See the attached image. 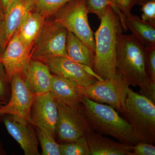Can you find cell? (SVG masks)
I'll return each instance as SVG.
<instances>
[{
  "instance_id": "1",
  "label": "cell",
  "mask_w": 155,
  "mask_h": 155,
  "mask_svg": "<svg viewBox=\"0 0 155 155\" xmlns=\"http://www.w3.org/2000/svg\"><path fill=\"white\" fill-rule=\"evenodd\" d=\"M94 34V66L93 72L101 80L116 76L117 35L123 30L120 18L110 5Z\"/></svg>"
},
{
  "instance_id": "2",
  "label": "cell",
  "mask_w": 155,
  "mask_h": 155,
  "mask_svg": "<svg viewBox=\"0 0 155 155\" xmlns=\"http://www.w3.org/2000/svg\"><path fill=\"white\" fill-rule=\"evenodd\" d=\"M81 105L92 130L101 134L111 136L119 142L131 146L139 142L129 122L119 116L114 108L84 97Z\"/></svg>"
},
{
  "instance_id": "3",
  "label": "cell",
  "mask_w": 155,
  "mask_h": 155,
  "mask_svg": "<svg viewBox=\"0 0 155 155\" xmlns=\"http://www.w3.org/2000/svg\"><path fill=\"white\" fill-rule=\"evenodd\" d=\"M145 46L132 35H117L116 73L129 86L144 88L150 79L145 65Z\"/></svg>"
},
{
  "instance_id": "4",
  "label": "cell",
  "mask_w": 155,
  "mask_h": 155,
  "mask_svg": "<svg viewBox=\"0 0 155 155\" xmlns=\"http://www.w3.org/2000/svg\"><path fill=\"white\" fill-rule=\"evenodd\" d=\"M121 113L131 125L139 142L155 143V104L129 87Z\"/></svg>"
},
{
  "instance_id": "5",
  "label": "cell",
  "mask_w": 155,
  "mask_h": 155,
  "mask_svg": "<svg viewBox=\"0 0 155 155\" xmlns=\"http://www.w3.org/2000/svg\"><path fill=\"white\" fill-rule=\"evenodd\" d=\"M88 14L86 0H72L56 12L53 19L74 34L94 54V33Z\"/></svg>"
},
{
  "instance_id": "6",
  "label": "cell",
  "mask_w": 155,
  "mask_h": 155,
  "mask_svg": "<svg viewBox=\"0 0 155 155\" xmlns=\"http://www.w3.org/2000/svg\"><path fill=\"white\" fill-rule=\"evenodd\" d=\"M68 31L67 28L54 19H45L32 48L31 58L44 63L50 58H69L66 48Z\"/></svg>"
},
{
  "instance_id": "7",
  "label": "cell",
  "mask_w": 155,
  "mask_h": 155,
  "mask_svg": "<svg viewBox=\"0 0 155 155\" xmlns=\"http://www.w3.org/2000/svg\"><path fill=\"white\" fill-rule=\"evenodd\" d=\"M129 86L117 74L114 78L98 80L89 86L78 85L82 97L96 102L105 103L120 113L124 107Z\"/></svg>"
},
{
  "instance_id": "8",
  "label": "cell",
  "mask_w": 155,
  "mask_h": 155,
  "mask_svg": "<svg viewBox=\"0 0 155 155\" xmlns=\"http://www.w3.org/2000/svg\"><path fill=\"white\" fill-rule=\"evenodd\" d=\"M56 104L58 118L55 134L59 141L64 143L76 141L91 130L84 114L81 104L74 106Z\"/></svg>"
},
{
  "instance_id": "9",
  "label": "cell",
  "mask_w": 155,
  "mask_h": 155,
  "mask_svg": "<svg viewBox=\"0 0 155 155\" xmlns=\"http://www.w3.org/2000/svg\"><path fill=\"white\" fill-rule=\"evenodd\" d=\"M10 83L11 98L6 104L0 107V116L11 115L28 122L31 106L38 95L30 91L19 74L12 77Z\"/></svg>"
},
{
  "instance_id": "10",
  "label": "cell",
  "mask_w": 155,
  "mask_h": 155,
  "mask_svg": "<svg viewBox=\"0 0 155 155\" xmlns=\"http://www.w3.org/2000/svg\"><path fill=\"white\" fill-rule=\"evenodd\" d=\"M53 75L64 78L78 86L88 87L101 80L88 67L78 64L69 58L58 57L44 61Z\"/></svg>"
},
{
  "instance_id": "11",
  "label": "cell",
  "mask_w": 155,
  "mask_h": 155,
  "mask_svg": "<svg viewBox=\"0 0 155 155\" xmlns=\"http://www.w3.org/2000/svg\"><path fill=\"white\" fill-rule=\"evenodd\" d=\"M31 59V50L14 34L0 55V63L4 66L10 82L15 74H19L24 79Z\"/></svg>"
},
{
  "instance_id": "12",
  "label": "cell",
  "mask_w": 155,
  "mask_h": 155,
  "mask_svg": "<svg viewBox=\"0 0 155 155\" xmlns=\"http://www.w3.org/2000/svg\"><path fill=\"white\" fill-rule=\"evenodd\" d=\"M33 0H12L5 11L0 24V55L27 14L33 10Z\"/></svg>"
},
{
  "instance_id": "13",
  "label": "cell",
  "mask_w": 155,
  "mask_h": 155,
  "mask_svg": "<svg viewBox=\"0 0 155 155\" xmlns=\"http://www.w3.org/2000/svg\"><path fill=\"white\" fill-rule=\"evenodd\" d=\"M58 109L49 92L39 94L31 109L28 122L35 127H42L55 136Z\"/></svg>"
},
{
  "instance_id": "14",
  "label": "cell",
  "mask_w": 155,
  "mask_h": 155,
  "mask_svg": "<svg viewBox=\"0 0 155 155\" xmlns=\"http://www.w3.org/2000/svg\"><path fill=\"white\" fill-rule=\"evenodd\" d=\"M8 132L20 145L25 155H40L36 132L29 122L11 115L1 116Z\"/></svg>"
},
{
  "instance_id": "15",
  "label": "cell",
  "mask_w": 155,
  "mask_h": 155,
  "mask_svg": "<svg viewBox=\"0 0 155 155\" xmlns=\"http://www.w3.org/2000/svg\"><path fill=\"white\" fill-rule=\"evenodd\" d=\"M52 76L46 64L31 59L23 79L30 91L39 95L49 92Z\"/></svg>"
},
{
  "instance_id": "16",
  "label": "cell",
  "mask_w": 155,
  "mask_h": 155,
  "mask_svg": "<svg viewBox=\"0 0 155 155\" xmlns=\"http://www.w3.org/2000/svg\"><path fill=\"white\" fill-rule=\"evenodd\" d=\"M91 155H130L132 146L117 142L91 130L86 136Z\"/></svg>"
},
{
  "instance_id": "17",
  "label": "cell",
  "mask_w": 155,
  "mask_h": 155,
  "mask_svg": "<svg viewBox=\"0 0 155 155\" xmlns=\"http://www.w3.org/2000/svg\"><path fill=\"white\" fill-rule=\"evenodd\" d=\"M49 92L58 104L69 106L81 104L82 96L78 85L58 75H53Z\"/></svg>"
},
{
  "instance_id": "18",
  "label": "cell",
  "mask_w": 155,
  "mask_h": 155,
  "mask_svg": "<svg viewBox=\"0 0 155 155\" xmlns=\"http://www.w3.org/2000/svg\"><path fill=\"white\" fill-rule=\"evenodd\" d=\"M45 19L37 12L30 11L15 33L25 46L31 51L41 31Z\"/></svg>"
},
{
  "instance_id": "19",
  "label": "cell",
  "mask_w": 155,
  "mask_h": 155,
  "mask_svg": "<svg viewBox=\"0 0 155 155\" xmlns=\"http://www.w3.org/2000/svg\"><path fill=\"white\" fill-rule=\"evenodd\" d=\"M66 51L69 59L78 64L88 67L93 71L94 54L74 34L68 31Z\"/></svg>"
},
{
  "instance_id": "20",
  "label": "cell",
  "mask_w": 155,
  "mask_h": 155,
  "mask_svg": "<svg viewBox=\"0 0 155 155\" xmlns=\"http://www.w3.org/2000/svg\"><path fill=\"white\" fill-rule=\"evenodd\" d=\"M125 25L131 35L147 47L155 46V26L131 13L125 16Z\"/></svg>"
},
{
  "instance_id": "21",
  "label": "cell",
  "mask_w": 155,
  "mask_h": 155,
  "mask_svg": "<svg viewBox=\"0 0 155 155\" xmlns=\"http://www.w3.org/2000/svg\"><path fill=\"white\" fill-rule=\"evenodd\" d=\"M36 134L42 149V155H61L60 144L50 132L42 127H35Z\"/></svg>"
},
{
  "instance_id": "22",
  "label": "cell",
  "mask_w": 155,
  "mask_h": 155,
  "mask_svg": "<svg viewBox=\"0 0 155 155\" xmlns=\"http://www.w3.org/2000/svg\"><path fill=\"white\" fill-rule=\"evenodd\" d=\"M72 0H33V11L45 19L52 17L65 4Z\"/></svg>"
},
{
  "instance_id": "23",
  "label": "cell",
  "mask_w": 155,
  "mask_h": 155,
  "mask_svg": "<svg viewBox=\"0 0 155 155\" xmlns=\"http://www.w3.org/2000/svg\"><path fill=\"white\" fill-rule=\"evenodd\" d=\"M61 155H91L86 136L72 142L60 144Z\"/></svg>"
},
{
  "instance_id": "24",
  "label": "cell",
  "mask_w": 155,
  "mask_h": 155,
  "mask_svg": "<svg viewBox=\"0 0 155 155\" xmlns=\"http://www.w3.org/2000/svg\"><path fill=\"white\" fill-rule=\"evenodd\" d=\"M88 14H95L100 20L104 15L107 7L110 5L114 10V5L109 0H86Z\"/></svg>"
},
{
  "instance_id": "25",
  "label": "cell",
  "mask_w": 155,
  "mask_h": 155,
  "mask_svg": "<svg viewBox=\"0 0 155 155\" xmlns=\"http://www.w3.org/2000/svg\"><path fill=\"white\" fill-rule=\"evenodd\" d=\"M11 96V83L4 66L0 63V101L6 104L9 101Z\"/></svg>"
},
{
  "instance_id": "26",
  "label": "cell",
  "mask_w": 155,
  "mask_h": 155,
  "mask_svg": "<svg viewBox=\"0 0 155 155\" xmlns=\"http://www.w3.org/2000/svg\"><path fill=\"white\" fill-rule=\"evenodd\" d=\"M145 65L146 71L151 80L155 81V46H145Z\"/></svg>"
},
{
  "instance_id": "27",
  "label": "cell",
  "mask_w": 155,
  "mask_h": 155,
  "mask_svg": "<svg viewBox=\"0 0 155 155\" xmlns=\"http://www.w3.org/2000/svg\"><path fill=\"white\" fill-rule=\"evenodd\" d=\"M141 6V19L155 26V0H149Z\"/></svg>"
},
{
  "instance_id": "28",
  "label": "cell",
  "mask_w": 155,
  "mask_h": 155,
  "mask_svg": "<svg viewBox=\"0 0 155 155\" xmlns=\"http://www.w3.org/2000/svg\"><path fill=\"white\" fill-rule=\"evenodd\" d=\"M155 147L153 144L139 142L132 146L130 155H155Z\"/></svg>"
},
{
  "instance_id": "29",
  "label": "cell",
  "mask_w": 155,
  "mask_h": 155,
  "mask_svg": "<svg viewBox=\"0 0 155 155\" xmlns=\"http://www.w3.org/2000/svg\"><path fill=\"white\" fill-rule=\"evenodd\" d=\"M114 5L119 9L124 16L131 13V10L134 7L133 0H112Z\"/></svg>"
},
{
  "instance_id": "30",
  "label": "cell",
  "mask_w": 155,
  "mask_h": 155,
  "mask_svg": "<svg viewBox=\"0 0 155 155\" xmlns=\"http://www.w3.org/2000/svg\"><path fill=\"white\" fill-rule=\"evenodd\" d=\"M139 94L146 97L155 104V81L151 80L146 86L140 89Z\"/></svg>"
},
{
  "instance_id": "31",
  "label": "cell",
  "mask_w": 155,
  "mask_h": 155,
  "mask_svg": "<svg viewBox=\"0 0 155 155\" xmlns=\"http://www.w3.org/2000/svg\"><path fill=\"white\" fill-rule=\"evenodd\" d=\"M12 0H1V3H2V5L3 9H4V12L7 7L9 5Z\"/></svg>"
},
{
  "instance_id": "32",
  "label": "cell",
  "mask_w": 155,
  "mask_h": 155,
  "mask_svg": "<svg viewBox=\"0 0 155 155\" xmlns=\"http://www.w3.org/2000/svg\"><path fill=\"white\" fill-rule=\"evenodd\" d=\"M149 0H133V3L134 6L135 5H137L138 6H141L145 3L147 1Z\"/></svg>"
},
{
  "instance_id": "33",
  "label": "cell",
  "mask_w": 155,
  "mask_h": 155,
  "mask_svg": "<svg viewBox=\"0 0 155 155\" xmlns=\"http://www.w3.org/2000/svg\"><path fill=\"white\" fill-rule=\"evenodd\" d=\"M0 16L2 17L4 19L5 18V12H4V9H3L1 0H0Z\"/></svg>"
},
{
  "instance_id": "34",
  "label": "cell",
  "mask_w": 155,
  "mask_h": 155,
  "mask_svg": "<svg viewBox=\"0 0 155 155\" xmlns=\"http://www.w3.org/2000/svg\"><path fill=\"white\" fill-rule=\"evenodd\" d=\"M7 153L3 149L1 143H0V155H7Z\"/></svg>"
},
{
  "instance_id": "35",
  "label": "cell",
  "mask_w": 155,
  "mask_h": 155,
  "mask_svg": "<svg viewBox=\"0 0 155 155\" xmlns=\"http://www.w3.org/2000/svg\"><path fill=\"white\" fill-rule=\"evenodd\" d=\"M109 1H110V2H111L112 3V4H113V5H114V11H115V12H116V14H119V15H120V14H121V11H120V10H119V9H118L117 8H116V7L114 5V4H113V2H112V0H109Z\"/></svg>"
},
{
  "instance_id": "36",
  "label": "cell",
  "mask_w": 155,
  "mask_h": 155,
  "mask_svg": "<svg viewBox=\"0 0 155 155\" xmlns=\"http://www.w3.org/2000/svg\"><path fill=\"white\" fill-rule=\"evenodd\" d=\"M4 19V18H3L2 17L0 16V24H1V23H2V22Z\"/></svg>"
},
{
  "instance_id": "37",
  "label": "cell",
  "mask_w": 155,
  "mask_h": 155,
  "mask_svg": "<svg viewBox=\"0 0 155 155\" xmlns=\"http://www.w3.org/2000/svg\"><path fill=\"white\" fill-rule=\"evenodd\" d=\"M6 104L5 103L2 102L0 101V107H2V106Z\"/></svg>"
},
{
  "instance_id": "38",
  "label": "cell",
  "mask_w": 155,
  "mask_h": 155,
  "mask_svg": "<svg viewBox=\"0 0 155 155\" xmlns=\"http://www.w3.org/2000/svg\"><path fill=\"white\" fill-rule=\"evenodd\" d=\"M2 119H1V116H0V122H2Z\"/></svg>"
}]
</instances>
